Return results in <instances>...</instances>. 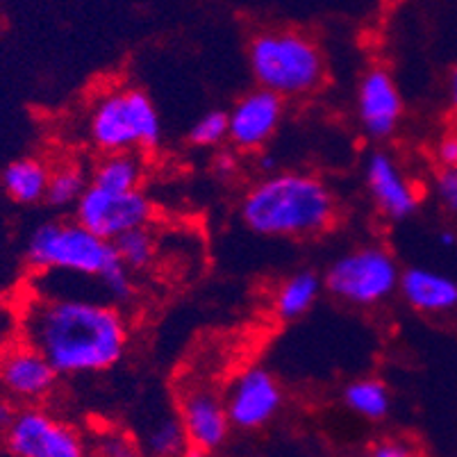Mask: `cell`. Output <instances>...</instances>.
Masks as SVG:
<instances>
[{
	"label": "cell",
	"instance_id": "obj_1",
	"mask_svg": "<svg viewBox=\"0 0 457 457\" xmlns=\"http://www.w3.org/2000/svg\"><path fill=\"white\" fill-rule=\"evenodd\" d=\"M21 342L35 346L60 378L116 367L130 346V323L110 301L37 296L21 310Z\"/></svg>",
	"mask_w": 457,
	"mask_h": 457
},
{
	"label": "cell",
	"instance_id": "obj_2",
	"mask_svg": "<svg viewBox=\"0 0 457 457\" xmlns=\"http://www.w3.org/2000/svg\"><path fill=\"white\" fill-rule=\"evenodd\" d=\"M239 216L253 235L305 239L323 235L335 226L337 198L317 176L273 173L248 189Z\"/></svg>",
	"mask_w": 457,
	"mask_h": 457
},
{
	"label": "cell",
	"instance_id": "obj_3",
	"mask_svg": "<svg viewBox=\"0 0 457 457\" xmlns=\"http://www.w3.org/2000/svg\"><path fill=\"white\" fill-rule=\"evenodd\" d=\"M248 66L257 87L282 98H303L321 89L326 60L314 39L296 30H262L248 41Z\"/></svg>",
	"mask_w": 457,
	"mask_h": 457
},
{
	"label": "cell",
	"instance_id": "obj_4",
	"mask_svg": "<svg viewBox=\"0 0 457 457\" xmlns=\"http://www.w3.org/2000/svg\"><path fill=\"white\" fill-rule=\"evenodd\" d=\"M26 260L35 271L73 273L101 280L119 264L114 244L73 221L41 223L28 239Z\"/></svg>",
	"mask_w": 457,
	"mask_h": 457
},
{
	"label": "cell",
	"instance_id": "obj_5",
	"mask_svg": "<svg viewBox=\"0 0 457 457\" xmlns=\"http://www.w3.org/2000/svg\"><path fill=\"white\" fill-rule=\"evenodd\" d=\"M89 139L101 153L151 151L162 141V121L151 96L123 87L96 101Z\"/></svg>",
	"mask_w": 457,
	"mask_h": 457
},
{
	"label": "cell",
	"instance_id": "obj_6",
	"mask_svg": "<svg viewBox=\"0 0 457 457\" xmlns=\"http://www.w3.org/2000/svg\"><path fill=\"white\" fill-rule=\"evenodd\" d=\"M401 267L389 248L367 244L337 257L323 273V289L353 307H376L398 292Z\"/></svg>",
	"mask_w": 457,
	"mask_h": 457
},
{
	"label": "cell",
	"instance_id": "obj_7",
	"mask_svg": "<svg viewBox=\"0 0 457 457\" xmlns=\"http://www.w3.org/2000/svg\"><path fill=\"white\" fill-rule=\"evenodd\" d=\"M0 442L14 457H82L87 453L80 430L39 407V403L19 405Z\"/></svg>",
	"mask_w": 457,
	"mask_h": 457
},
{
	"label": "cell",
	"instance_id": "obj_8",
	"mask_svg": "<svg viewBox=\"0 0 457 457\" xmlns=\"http://www.w3.org/2000/svg\"><path fill=\"white\" fill-rule=\"evenodd\" d=\"M76 221L94 235L114 242L123 232L144 228L153 221V203L141 189L110 191L89 185L76 203Z\"/></svg>",
	"mask_w": 457,
	"mask_h": 457
},
{
	"label": "cell",
	"instance_id": "obj_9",
	"mask_svg": "<svg viewBox=\"0 0 457 457\" xmlns=\"http://www.w3.org/2000/svg\"><path fill=\"white\" fill-rule=\"evenodd\" d=\"M223 401L235 430L257 432L280 414L285 392L269 369L248 367L228 385Z\"/></svg>",
	"mask_w": 457,
	"mask_h": 457
},
{
	"label": "cell",
	"instance_id": "obj_10",
	"mask_svg": "<svg viewBox=\"0 0 457 457\" xmlns=\"http://www.w3.org/2000/svg\"><path fill=\"white\" fill-rule=\"evenodd\" d=\"M60 373L48 360L26 342H16L0 353V394L19 405H37L57 387Z\"/></svg>",
	"mask_w": 457,
	"mask_h": 457
},
{
	"label": "cell",
	"instance_id": "obj_11",
	"mask_svg": "<svg viewBox=\"0 0 457 457\" xmlns=\"http://www.w3.org/2000/svg\"><path fill=\"white\" fill-rule=\"evenodd\" d=\"M285 119V98L257 87L244 94L228 112V139L244 153L262 151Z\"/></svg>",
	"mask_w": 457,
	"mask_h": 457
},
{
	"label": "cell",
	"instance_id": "obj_12",
	"mask_svg": "<svg viewBox=\"0 0 457 457\" xmlns=\"http://www.w3.org/2000/svg\"><path fill=\"white\" fill-rule=\"evenodd\" d=\"M178 417L185 428L189 453L194 455L219 453L230 439L232 423L226 401L214 389L194 387L182 394Z\"/></svg>",
	"mask_w": 457,
	"mask_h": 457
},
{
	"label": "cell",
	"instance_id": "obj_13",
	"mask_svg": "<svg viewBox=\"0 0 457 457\" xmlns=\"http://www.w3.org/2000/svg\"><path fill=\"white\" fill-rule=\"evenodd\" d=\"M401 89L387 69L373 66L360 78L357 85V119L371 139L385 141L396 135L403 121Z\"/></svg>",
	"mask_w": 457,
	"mask_h": 457
},
{
	"label": "cell",
	"instance_id": "obj_14",
	"mask_svg": "<svg viewBox=\"0 0 457 457\" xmlns=\"http://www.w3.org/2000/svg\"><path fill=\"white\" fill-rule=\"evenodd\" d=\"M364 180L373 205L387 221H407L421 207V194L389 153L376 151L369 155Z\"/></svg>",
	"mask_w": 457,
	"mask_h": 457
},
{
	"label": "cell",
	"instance_id": "obj_15",
	"mask_svg": "<svg viewBox=\"0 0 457 457\" xmlns=\"http://www.w3.org/2000/svg\"><path fill=\"white\" fill-rule=\"evenodd\" d=\"M398 294L407 307L428 317H442L457 310V282L435 269L410 267L401 271Z\"/></svg>",
	"mask_w": 457,
	"mask_h": 457
},
{
	"label": "cell",
	"instance_id": "obj_16",
	"mask_svg": "<svg viewBox=\"0 0 457 457\" xmlns=\"http://www.w3.org/2000/svg\"><path fill=\"white\" fill-rule=\"evenodd\" d=\"M323 292V278L312 269H301L280 282L273 296V312L280 321H298L317 305Z\"/></svg>",
	"mask_w": 457,
	"mask_h": 457
},
{
	"label": "cell",
	"instance_id": "obj_17",
	"mask_svg": "<svg viewBox=\"0 0 457 457\" xmlns=\"http://www.w3.org/2000/svg\"><path fill=\"white\" fill-rule=\"evenodd\" d=\"M51 171V166L39 157H21L5 166L3 187L12 201L21 203V205H35V203L46 201Z\"/></svg>",
	"mask_w": 457,
	"mask_h": 457
},
{
	"label": "cell",
	"instance_id": "obj_18",
	"mask_svg": "<svg viewBox=\"0 0 457 457\" xmlns=\"http://www.w3.org/2000/svg\"><path fill=\"white\" fill-rule=\"evenodd\" d=\"M344 405L364 421L380 423L392 412V392L380 378H357L342 392Z\"/></svg>",
	"mask_w": 457,
	"mask_h": 457
},
{
	"label": "cell",
	"instance_id": "obj_19",
	"mask_svg": "<svg viewBox=\"0 0 457 457\" xmlns=\"http://www.w3.org/2000/svg\"><path fill=\"white\" fill-rule=\"evenodd\" d=\"M144 162L135 151L105 153L103 160L94 166L89 176V185L103 187L110 191H132L141 189L144 182Z\"/></svg>",
	"mask_w": 457,
	"mask_h": 457
},
{
	"label": "cell",
	"instance_id": "obj_20",
	"mask_svg": "<svg viewBox=\"0 0 457 457\" xmlns=\"http://www.w3.org/2000/svg\"><path fill=\"white\" fill-rule=\"evenodd\" d=\"M112 244H114L119 260H121L132 273L146 271L153 262H155L157 239L148 226L123 232V235L116 237Z\"/></svg>",
	"mask_w": 457,
	"mask_h": 457
},
{
	"label": "cell",
	"instance_id": "obj_21",
	"mask_svg": "<svg viewBox=\"0 0 457 457\" xmlns=\"http://www.w3.org/2000/svg\"><path fill=\"white\" fill-rule=\"evenodd\" d=\"M89 187V178L76 164H64L60 169H53L48 191H46V203L57 210L64 207H76L85 189Z\"/></svg>",
	"mask_w": 457,
	"mask_h": 457
},
{
	"label": "cell",
	"instance_id": "obj_22",
	"mask_svg": "<svg viewBox=\"0 0 457 457\" xmlns=\"http://www.w3.org/2000/svg\"><path fill=\"white\" fill-rule=\"evenodd\" d=\"M144 451L148 455L160 457H173V455H187L189 453V444H187L185 428H182L180 417H164L148 428L146 437H144Z\"/></svg>",
	"mask_w": 457,
	"mask_h": 457
},
{
	"label": "cell",
	"instance_id": "obj_23",
	"mask_svg": "<svg viewBox=\"0 0 457 457\" xmlns=\"http://www.w3.org/2000/svg\"><path fill=\"white\" fill-rule=\"evenodd\" d=\"M189 144L198 148H216L228 141V112L210 110L189 130Z\"/></svg>",
	"mask_w": 457,
	"mask_h": 457
},
{
	"label": "cell",
	"instance_id": "obj_24",
	"mask_svg": "<svg viewBox=\"0 0 457 457\" xmlns=\"http://www.w3.org/2000/svg\"><path fill=\"white\" fill-rule=\"evenodd\" d=\"M435 198L444 212L457 216V169H442L435 178Z\"/></svg>",
	"mask_w": 457,
	"mask_h": 457
},
{
	"label": "cell",
	"instance_id": "obj_25",
	"mask_svg": "<svg viewBox=\"0 0 457 457\" xmlns=\"http://www.w3.org/2000/svg\"><path fill=\"white\" fill-rule=\"evenodd\" d=\"M21 337V314L10 307L0 305V353L14 346Z\"/></svg>",
	"mask_w": 457,
	"mask_h": 457
},
{
	"label": "cell",
	"instance_id": "obj_26",
	"mask_svg": "<svg viewBox=\"0 0 457 457\" xmlns=\"http://www.w3.org/2000/svg\"><path fill=\"white\" fill-rule=\"evenodd\" d=\"M369 453H371L373 457H410L417 451H414L412 444L405 442V439L401 437H382L371 444Z\"/></svg>",
	"mask_w": 457,
	"mask_h": 457
},
{
	"label": "cell",
	"instance_id": "obj_27",
	"mask_svg": "<svg viewBox=\"0 0 457 457\" xmlns=\"http://www.w3.org/2000/svg\"><path fill=\"white\" fill-rule=\"evenodd\" d=\"M435 160L439 169H457V130H448L435 144Z\"/></svg>",
	"mask_w": 457,
	"mask_h": 457
},
{
	"label": "cell",
	"instance_id": "obj_28",
	"mask_svg": "<svg viewBox=\"0 0 457 457\" xmlns=\"http://www.w3.org/2000/svg\"><path fill=\"white\" fill-rule=\"evenodd\" d=\"M98 453L103 455H112V457H128V455H135L137 448H132V444L128 442L123 435H107V437H101L98 442Z\"/></svg>",
	"mask_w": 457,
	"mask_h": 457
},
{
	"label": "cell",
	"instance_id": "obj_29",
	"mask_svg": "<svg viewBox=\"0 0 457 457\" xmlns=\"http://www.w3.org/2000/svg\"><path fill=\"white\" fill-rule=\"evenodd\" d=\"M16 410H19V403L12 401L5 394H0V435L7 430V426H10L12 419H14Z\"/></svg>",
	"mask_w": 457,
	"mask_h": 457
},
{
	"label": "cell",
	"instance_id": "obj_30",
	"mask_svg": "<svg viewBox=\"0 0 457 457\" xmlns=\"http://www.w3.org/2000/svg\"><path fill=\"white\" fill-rule=\"evenodd\" d=\"M235 169V155H230V153H221V155L214 160V171L219 173V176H232Z\"/></svg>",
	"mask_w": 457,
	"mask_h": 457
},
{
	"label": "cell",
	"instance_id": "obj_31",
	"mask_svg": "<svg viewBox=\"0 0 457 457\" xmlns=\"http://www.w3.org/2000/svg\"><path fill=\"white\" fill-rule=\"evenodd\" d=\"M448 101L451 107L457 112V66L451 71V78H448Z\"/></svg>",
	"mask_w": 457,
	"mask_h": 457
},
{
	"label": "cell",
	"instance_id": "obj_32",
	"mask_svg": "<svg viewBox=\"0 0 457 457\" xmlns=\"http://www.w3.org/2000/svg\"><path fill=\"white\" fill-rule=\"evenodd\" d=\"M437 242H439V246L453 248L457 244V235L453 230H442L437 237Z\"/></svg>",
	"mask_w": 457,
	"mask_h": 457
},
{
	"label": "cell",
	"instance_id": "obj_33",
	"mask_svg": "<svg viewBox=\"0 0 457 457\" xmlns=\"http://www.w3.org/2000/svg\"><path fill=\"white\" fill-rule=\"evenodd\" d=\"M260 166H262V169H264V171H267V173H271V169H273V160H271V157H269V155H262Z\"/></svg>",
	"mask_w": 457,
	"mask_h": 457
}]
</instances>
